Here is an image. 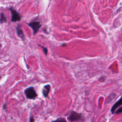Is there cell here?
Instances as JSON below:
<instances>
[{"instance_id": "6da1fadb", "label": "cell", "mask_w": 122, "mask_h": 122, "mask_svg": "<svg viewBox=\"0 0 122 122\" xmlns=\"http://www.w3.org/2000/svg\"><path fill=\"white\" fill-rule=\"evenodd\" d=\"M82 114L74 111H71L68 113L67 120L71 122H82L84 121Z\"/></svg>"}, {"instance_id": "7a4b0ae2", "label": "cell", "mask_w": 122, "mask_h": 122, "mask_svg": "<svg viewBox=\"0 0 122 122\" xmlns=\"http://www.w3.org/2000/svg\"><path fill=\"white\" fill-rule=\"evenodd\" d=\"M24 92L26 98L29 100H35L38 96L34 88L32 86H30L25 89Z\"/></svg>"}, {"instance_id": "3957f363", "label": "cell", "mask_w": 122, "mask_h": 122, "mask_svg": "<svg viewBox=\"0 0 122 122\" xmlns=\"http://www.w3.org/2000/svg\"><path fill=\"white\" fill-rule=\"evenodd\" d=\"M10 10L11 14V21L12 22H18L20 21L21 19V17L20 15L13 8H9Z\"/></svg>"}, {"instance_id": "277c9868", "label": "cell", "mask_w": 122, "mask_h": 122, "mask_svg": "<svg viewBox=\"0 0 122 122\" xmlns=\"http://www.w3.org/2000/svg\"><path fill=\"white\" fill-rule=\"evenodd\" d=\"M28 25L32 29L33 35H35L38 32L41 26V23L37 21L30 22V23H28Z\"/></svg>"}, {"instance_id": "5b68a950", "label": "cell", "mask_w": 122, "mask_h": 122, "mask_svg": "<svg viewBox=\"0 0 122 122\" xmlns=\"http://www.w3.org/2000/svg\"><path fill=\"white\" fill-rule=\"evenodd\" d=\"M121 105H122V96L112 107L111 109V112L112 114H114L116 110Z\"/></svg>"}, {"instance_id": "8992f818", "label": "cell", "mask_w": 122, "mask_h": 122, "mask_svg": "<svg viewBox=\"0 0 122 122\" xmlns=\"http://www.w3.org/2000/svg\"><path fill=\"white\" fill-rule=\"evenodd\" d=\"M51 86L50 84H46L44 85L42 90V93L44 98H47L51 91Z\"/></svg>"}, {"instance_id": "52a82bcc", "label": "cell", "mask_w": 122, "mask_h": 122, "mask_svg": "<svg viewBox=\"0 0 122 122\" xmlns=\"http://www.w3.org/2000/svg\"><path fill=\"white\" fill-rule=\"evenodd\" d=\"M16 32L18 36L20 38L21 40H24V35L22 30L21 29V27L20 24H18L16 27Z\"/></svg>"}, {"instance_id": "ba28073f", "label": "cell", "mask_w": 122, "mask_h": 122, "mask_svg": "<svg viewBox=\"0 0 122 122\" xmlns=\"http://www.w3.org/2000/svg\"><path fill=\"white\" fill-rule=\"evenodd\" d=\"M7 22V19L3 13H0V23L2 24L3 23Z\"/></svg>"}, {"instance_id": "9c48e42d", "label": "cell", "mask_w": 122, "mask_h": 122, "mask_svg": "<svg viewBox=\"0 0 122 122\" xmlns=\"http://www.w3.org/2000/svg\"><path fill=\"white\" fill-rule=\"evenodd\" d=\"M51 122H67L66 119L64 117H59L55 120L52 121Z\"/></svg>"}, {"instance_id": "30bf717a", "label": "cell", "mask_w": 122, "mask_h": 122, "mask_svg": "<svg viewBox=\"0 0 122 122\" xmlns=\"http://www.w3.org/2000/svg\"><path fill=\"white\" fill-rule=\"evenodd\" d=\"M39 45L42 48V51H43V52L44 54H45V55H47V54H48V49H47L46 47H44L43 46L41 45H40V44H39Z\"/></svg>"}, {"instance_id": "8fae6325", "label": "cell", "mask_w": 122, "mask_h": 122, "mask_svg": "<svg viewBox=\"0 0 122 122\" xmlns=\"http://www.w3.org/2000/svg\"><path fill=\"white\" fill-rule=\"evenodd\" d=\"M2 109L4 111H7V110H8V105H7V103L6 102H4V103L2 106Z\"/></svg>"}, {"instance_id": "7c38bea8", "label": "cell", "mask_w": 122, "mask_h": 122, "mask_svg": "<svg viewBox=\"0 0 122 122\" xmlns=\"http://www.w3.org/2000/svg\"><path fill=\"white\" fill-rule=\"evenodd\" d=\"M122 113V106H121L119 109H118L117 110H116L114 112L115 114H118V113Z\"/></svg>"}, {"instance_id": "4fadbf2b", "label": "cell", "mask_w": 122, "mask_h": 122, "mask_svg": "<svg viewBox=\"0 0 122 122\" xmlns=\"http://www.w3.org/2000/svg\"><path fill=\"white\" fill-rule=\"evenodd\" d=\"M29 120H30L29 122H35V119H34V118L33 116H30Z\"/></svg>"}, {"instance_id": "5bb4252c", "label": "cell", "mask_w": 122, "mask_h": 122, "mask_svg": "<svg viewBox=\"0 0 122 122\" xmlns=\"http://www.w3.org/2000/svg\"><path fill=\"white\" fill-rule=\"evenodd\" d=\"M0 79H1V76H0Z\"/></svg>"}]
</instances>
